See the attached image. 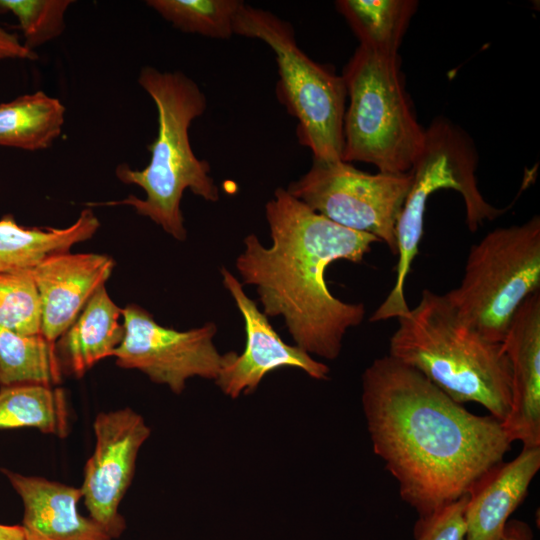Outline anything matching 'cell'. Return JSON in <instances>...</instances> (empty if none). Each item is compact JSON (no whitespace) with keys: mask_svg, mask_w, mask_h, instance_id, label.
I'll return each instance as SVG.
<instances>
[{"mask_svg":"<svg viewBox=\"0 0 540 540\" xmlns=\"http://www.w3.org/2000/svg\"><path fill=\"white\" fill-rule=\"evenodd\" d=\"M361 401L373 451L419 517L465 495L510 450L501 421L469 412L390 355L365 369Z\"/></svg>","mask_w":540,"mask_h":540,"instance_id":"cell-1","label":"cell"},{"mask_svg":"<svg viewBox=\"0 0 540 540\" xmlns=\"http://www.w3.org/2000/svg\"><path fill=\"white\" fill-rule=\"evenodd\" d=\"M272 244L255 234L243 240L235 261L242 284L256 288L263 313L282 317L295 345L336 359L347 331L365 316L362 303L344 302L328 289L325 273L339 260L359 263L380 242L342 227L278 187L265 205Z\"/></svg>","mask_w":540,"mask_h":540,"instance_id":"cell-2","label":"cell"},{"mask_svg":"<svg viewBox=\"0 0 540 540\" xmlns=\"http://www.w3.org/2000/svg\"><path fill=\"white\" fill-rule=\"evenodd\" d=\"M138 83L156 106L157 136L147 146L151 156L145 168L135 170L124 163L117 166L115 174L121 182L142 188L145 198L129 195L123 200L89 205L131 206L183 241L187 237L181 210L185 190L206 201L219 200L210 165L194 154L189 139L190 125L206 111L207 99L199 85L180 71L162 72L145 66L140 69Z\"/></svg>","mask_w":540,"mask_h":540,"instance_id":"cell-3","label":"cell"},{"mask_svg":"<svg viewBox=\"0 0 540 540\" xmlns=\"http://www.w3.org/2000/svg\"><path fill=\"white\" fill-rule=\"evenodd\" d=\"M397 320L388 355L419 371L455 402H475L499 421L506 418L511 369L502 343L467 326L444 294L429 289Z\"/></svg>","mask_w":540,"mask_h":540,"instance_id":"cell-4","label":"cell"},{"mask_svg":"<svg viewBox=\"0 0 540 540\" xmlns=\"http://www.w3.org/2000/svg\"><path fill=\"white\" fill-rule=\"evenodd\" d=\"M341 76L349 100L342 160L365 162L383 173L410 172L422 149L425 128L406 92L399 54L359 45Z\"/></svg>","mask_w":540,"mask_h":540,"instance_id":"cell-5","label":"cell"},{"mask_svg":"<svg viewBox=\"0 0 540 540\" xmlns=\"http://www.w3.org/2000/svg\"><path fill=\"white\" fill-rule=\"evenodd\" d=\"M478 153L471 137L445 117H436L425 128L422 149L412 169L410 190L395 227L398 262L394 285L370 317L371 322L399 318L409 311L404 285L418 254L424 229L427 201L435 191L453 189L460 193L466 224L475 232L483 223L505 212L487 202L476 179Z\"/></svg>","mask_w":540,"mask_h":540,"instance_id":"cell-6","label":"cell"},{"mask_svg":"<svg viewBox=\"0 0 540 540\" xmlns=\"http://www.w3.org/2000/svg\"><path fill=\"white\" fill-rule=\"evenodd\" d=\"M234 34L269 46L277 63L278 100L297 120V138L313 159L342 160L347 92L341 75L313 61L298 46L294 29L273 13L242 4Z\"/></svg>","mask_w":540,"mask_h":540,"instance_id":"cell-7","label":"cell"},{"mask_svg":"<svg viewBox=\"0 0 540 540\" xmlns=\"http://www.w3.org/2000/svg\"><path fill=\"white\" fill-rule=\"evenodd\" d=\"M540 291V218L498 227L470 248L462 280L445 293L456 314L485 339L502 343L520 305Z\"/></svg>","mask_w":540,"mask_h":540,"instance_id":"cell-8","label":"cell"},{"mask_svg":"<svg viewBox=\"0 0 540 540\" xmlns=\"http://www.w3.org/2000/svg\"><path fill=\"white\" fill-rule=\"evenodd\" d=\"M412 180L411 171L370 174L343 160L313 159L286 190L332 222L373 235L397 255L395 227Z\"/></svg>","mask_w":540,"mask_h":540,"instance_id":"cell-9","label":"cell"},{"mask_svg":"<svg viewBox=\"0 0 540 540\" xmlns=\"http://www.w3.org/2000/svg\"><path fill=\"white\" fill-rule=\"evenodd\" d=\"M122 313L125 333L112 355L119 367L136 369L175 394L184 391L190 378L216 380L222 354L213 341L215 323L178 331L160 325L136 304L127 305Z\"/></svg>","mask_w":540,"mask_h":540,"instance_id":"cell-10","label":"cell"},{"mask_svg":"<svg viewBox=\"0 0 540 540\" xmlns=\"http://www.w3.org/2000/svg\"><path fill=\"white\" fill-rule=\"evenodd\" d=\"M94 451L80 487L89 517L113 539L126 529L119 505L135 473L136 459L151 434L144 418L131 408L100 412L94 422Z\"/></svg>","mask_w":540,"mask_h":540,"instance_id":"cell-11","label":"cell"},{"mask_svg":"<svg viewBox=\"0 0 540 540\" xmlns=\"http://www.w3.org/2000/svg\"><path fill=\"white\" fill-rule=\"evenodd\" d=\"M220 273L223 286L241 313L246 334L242 353L222 354L215 383L223 394L231 399L251 394L268 373L284 367L300 369L316 380L328 379L330 370L325 363L298 346L285 343L257 303L245 293L243 284L225 267Z\"/></svg>","mask_w":540,"mask_h":540,"instance_id":"cell-12","label":"cell"},{"mask_svg":"<svg viewBox=\"0 0 540 540\" xmlns=\"http://www.w3.org/2000/svg\"><path fill=\"white\" fill-rule=\"evenodd\" d=\"M502 345L511 369V402L502 427L511 442L540 447V291L514 314Z\"/></svg>","mask_w":540,"mask_h":540,"instance_id":"cell-13","label":"cell"},{"mask_svg":"<svg viewBox=\"0 0 540 540\" xmlns=\"http://www.w3.org/2000/svg\"><path fill=\"white\" fill-rule=\"evenodd\" d=\"M114 260L105 254L63 252L31 269L41 302V334L51 343L76 320L109 279Z\"/></svg>","mask_w":540,"mask_h":540,"instance_id":"cell-14","label":"cell"},{"mask_svg":"<svg viewBox=\"0 0 540 540\" xmlns=\"http://www.w3.org/2000/svg\"><path fill=\"white\" fill-rule=\"evenodd\" d=\"M539 468L540 447H522L513 460L502 461L476 480L466 493L464 540H502Z\"/></svg>","mask_w":540,"mask_h":540,"instance_id":"cell-15","label":"cell"},{"mask_svg":"<svg viewBox=\"0 0 540 540\" xmlns=\"http://www.w3.org/2000/svg\"><path fill=\"white\" fill-rule=\"evenodd\" d=\"M2 471L22 499L25 540H112L96 521L79 513L80 487Z\"/></svg>","mask_w":540,"mask_h":540,"instance_id":"cell-16","label":"cell"},{"mask_svg":"<svg viewBox=\"0 0 540 540\" xmlns=\"http://www.w3.org/2000/svg\"><path fill=\"white\" fill-rule=\"evenodd\" d=\"M123 309L114 303L105 285L86 303L76 320L54 344L62 375L80 378L104 358L112 357L123 340Z\"/></svg>","mask_w":540,"mask_h":540,"instance_id":"cell-17","label":"cell"},{"mask_svg":"<svg viewBox=\"0 0 540 540\" xmlns=\"http://www.w3.org/2000/svg\"><path fill=\"white\" fill-rule=\"evenodd\" d=\"M100 221L89 208L65 228L24 227L11 214L0 219V272L32 269L44 258L91 239Z\"/></svg>","mask_w":540,"mask_h":540,"instance_id":"cell-18","label":"cell"},{"mask_svg":"<svg viewBox=\"0 0 540 540\" xmlns=\"http://www.w3.org/2000/svg\"><path fill=\"white\" fill-rule=\"evenodd\" d=\"M66 108L43 91L0 104V146L37 151L61 135Z\"/></svg>","mask_w":540,"mask_h":540,"instance_id":"cell-19","label":"cell"},{"mask_svg":"<svg viewBox=\"0 0 540 540\" xmlns=\"http://www.w3.org/2000/svg\"><path fill=\"white\" fill-rule=\"evenodd\" d=\"M335 6L358 38L360 46L396 55L417 10L418 2L338 0Z\"/></svg>","mask_w":540,"mask_h":540,"instance_id":"cell-20","label":"cell"},{"mask_svg":"<svg viewBox=\"0 0 540 540\" xmlns=\"http://www.w3.org/2000/svg\"><path fill=\"white\" fill-rule=\"evenodd\" d=\"M20 427L66 437L69 413L63 390L43 384L1 386L0 429Z\"/></svg>","mask_w":540,"mask_h":540,"instance_id":"cell-21","label":"cell"},{"mask_svg":"<svg viewBox=\"0 0 540 540\" xmlns=\"http://www.w3.org/2000/svg\"><path fill=\"white\" fill-rule=\"evenodd\" d=\"M54 344L42 334L24 335L0 327V386L58 384L62 374Z\"/></svg>","mask_w":540,"mask_h":540,"instance_id":"cell-22","label":"cell"},{"mask_svg":"<svg viewBox=\"0 0 540 540\" xmlns=\"http://www.w3.org/2000/svg\"><path fill=\"white\" fill-rule=\"evenodd\" d=\"M240 0H148L147 6L174 28L213 39H229Z\"/></svg>","mask_w":540,"mask_h":540,"instance_id":"cell-23","label":"cell"},{"mask_svg":"<svg viewBox=\"0 0 540 540\" xmlns=\"http://www.w3.org/2000/svg\"><path fill=\"white\" fill-rule=\"evenodd\" d=\"M0 327L41 334V302L31 269L0 272Z\"/></svg>","mask_w":540,"mask_h":540,"instance_id":"cell-24","label":"cell"},{"mask_svg":"<svg viewBox=\"0 0 540 540\" xmlns=\"http://www.w3.org/2000/svg\"><path fill=\"white\" fill-rule=\"evenodd\" d=\"M72 0H0V12L18 20L24 45L30 50L59 37L65 29V13Z\"/></svg>","mask_w":540,"mask_h":540,"instance_id":"cell-25","label":"cell"},{"mask_svg":"<svg viewBox=\"0 0 540 540\" xmlns=\"http://www.w3.org/2000/svg\"><path fill=\"white\" fill-rule=\"evenodd\" d=\"M466 501L467 494L429 515L419 517L414 527V540H464Z\"/></svg>","mask_w":540,"mask_h":540,"instance_id":"cell-26","label":"cell"},{"mask_svg":"<svg viewBox=\"0 0 540 540\" xmlns=\"http://www.w3.org/2000/svg\"><path fill=\"white\" fill-rule=\"evenodd\" d=\"M6 59L34 61L38 59V55L27 48L16 34L0 25V60Z\"/></svg>","mask_w":540,"mask_h":540,"instance_id":"cell-27","label":"cell"},{"mask_svg":"<svg viewBox=\"0 0 540 540\" xmlns=\"http://www.w3.org/2000/svg\"><path fill=\"white\" fill-rule=\"evenodd\" d=\"M502 540H535V538L527 523L511 519L505 525Z\"/></svg>","mask_w":540,"mask_h":540,"instance_id":"cell-28","label":"cell"},{"mask_svg":"<svg viewBox=\"0 0 540 540\" xmlns=\"http://www.w3.org/2000/svg\"><path fill=\"white\" fill-rule=\"evenodd\" d=\"M0 540H25L22 526L0 524Z\"/></svg>","mask_w":540,"mask_h":540,"instance_id":"cell-29","label":"cell"}]
</instances>
